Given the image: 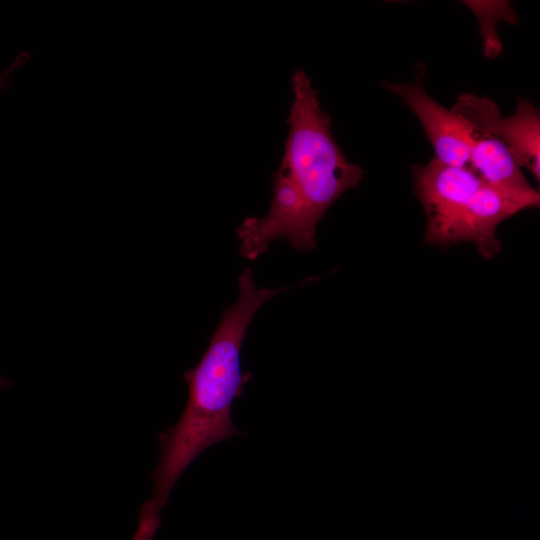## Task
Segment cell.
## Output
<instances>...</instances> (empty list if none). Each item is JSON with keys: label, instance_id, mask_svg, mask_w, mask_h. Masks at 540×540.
<instances>
[{"label": "cell", "instance_id": "6da1fadb", "mask_svg": "<svg viewBox=\"0 0 540 540\" xmlns=\"http://www.w3.org/2000/svg\"><path fill=\"white\" fill-rule=\"evenodd\" d=\"M238 298L222 312L199 363L184 374L188 399L180 419L158 435L160 458L152 472L154 488L142 505L133 540H151L160 513L175 483L203 451L223 440L246 434L232 422L233 402L252 379L242 372L240 352L250 322L272 297L290 287L259 288L249 266L237 278Z\"/></svg>", "mask_w": 540, "mask_h": 540}, {"label": "cell", "instance_id": "7a4b0ae2", "mask_svg": "<svg viewBox=\"0 0 540 540\" xmlns=\"http://www.w3.org/2000/svg\"><path fill=\"white\" fill-rule=\"evenodd\" d=\"M412 176L427 216L424 242L438 246L472 242L485 258L501 249L498 225L540 203L537 190L526 194L504 191L487 184L468 167L449 166L436 158L413 165Z\"/></svg>", "mask_w": 540, "mask_h": 540}, {"label": "cell", "instance_id": "3957f363", "mask_svg": "<svg viewBox=\"0 0 540 540\" xmlns=\"http://www.w3.org/2000/svg\"><path fill=\"white\" fill-rule=\"evenodd\" d=\"M293 101L289 133L278 172L291 184L309 233L329 207L346 191L356 188L363 169L350 163L331 132V117L322 111L317 90L305 71L291 76Z\"/></svg>", "mask_w": 540, "mask_h": 540}, {"label": "cell", "instance_id": "277c9868", "mask_svg": "<svg viewBox=\"0 0 540 540\" xmlns=\"http://www.w3.org/2000/svg\"><path fill=\"white\" fill-rule=\"evenodd\" d=\"M451 110L474 130L502 141L520 167L540 178V114L530 102L519 99L513 115L502 117L498 105L489 98L462 93Z\"/></svg>", "mask_w": 540, "mask_h": 540}, {"label": "cell", "instance_id": "5b68a950", "mask_svg": "<svg viewBox=\"0 0 540 540\" xmlns=\"http://www.w3.org/2000/svg\"><path fill=\"white\" fill-rule=\"evenodd\" d=\"M383 86L399 95L416 115L438 161L454 167L468 166L476 133L469 123L431 98L419 81L384 83Z\"/></svg>", "mask_w": 540, "mask_h": 540}, {"label": "cell", "instance_id": "8992f818", "mask_svg": "<svg viewBox=\"0 0 540 540\" xmlns=\"http://www.w3.org/2000/svg\"><path fill=\"white\" fill-rule=\"evenodd\" d=\"M467 167L498 189L521 194L536 191L526 180L511 150L491 135L476 131Z\"/></svg>", "mask_w": 540, "mask_h": 540}, {"label": "cell", "instance_id": "52a82bcc", "mask_svg": "<svg viewBox=\"0 0 540 540\" xmlns=\"http://www.w3.org/2000/svg\"><path fill=\"white\" fill-rule=\"evenodd\" d=\"M28 56L26 53H21L17 56V58L14 59L13 63H11L10 66H8L1 74H0V89L5 85L8 77L11 75V73L18 67H20L22 64L25 63Z\"/></svg>", "mask_w": 540, "mask_h": 540}]
</instances>
